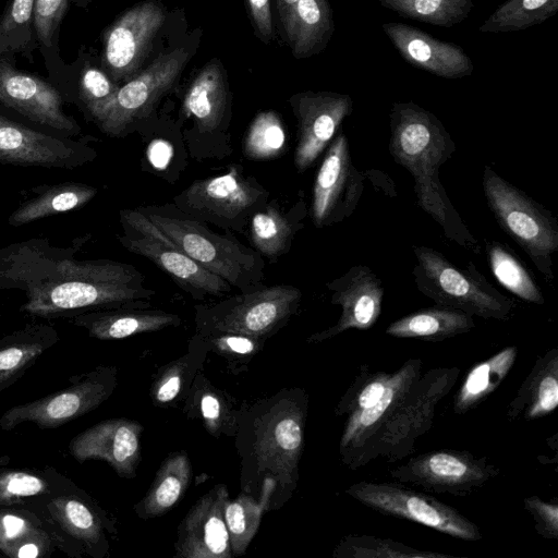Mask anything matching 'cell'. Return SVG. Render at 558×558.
Returning a JSON list of instances; mask_svg holds the SVG:
<instances>
[{
	"label": "cell",
	"instance_id": "d4e9b609",
	"mask_svg": "<svg viewBox=\"0 0 558 558\" xmlns=\"http://www.w3.org/2000/svg\"><path fill=\"white\" fill-rule=\"evenodd\" d=\"M381 27L400 56L415 68L444 78H462L473 73L472 60L454 43L439 40L404 23L389 22Z\"/></svg>",
	"mask_w": 558,
	"mask_h": 558
},
{
	"label": "cell",
	"instance_id": "7dc6e473",
	"mask_svg": "<svg viewBox=\"0 0 558 558\" xmlns=\"http://www.w3.org/2000/svg\"><path fill=\"white\" fill-rule=\"evenodd\" d=\"M54 478L28 470H0V507L22 506L27 500L50 493Z\"/></svg>",
	"mask_w": 558,
	"mask_h": 558
},
{
	"label": "cell",
	"instance_id": "7402d4cb",
	"mask_svg": "<svg viewBox=\"0 0 558 558\" xmlns=\"http://www.w3.org/2000/svg\"><path fill=\"white\" fill-rule=\"evenodd\" d=\"M330 292V302L341 307L337 323L322 331L311 335L308 343L329 340L349 329L367 330L381 314L384 286L368 266L354 265L342 276L326 283Z\"/></svg>",
	"mask_w": 558,
	"mask_h": 558
},
{
	"label": "cell",
	"instance_id": "db71d44e",
	"mask_svg": "<svg viewBox=\"0 0 558 558\" xmlns=\"http://www.w3.org/2000/svg\"><path fill=\"white\" fill-rule=\"evenodd\" d=\"M296 2L298 0H278V12L281 21L287 16Z\"/></svg>",
	"mask_w": 558,
	"mask_h": 558
},
{
	"label": "cell",
	"instance_id": "44dd1931",
	"mask_svg": "<svg viewBox=\"0 0 558 558\" xmlns=\"http://www.w3.org/2000/svg\"><path fill=\"white\" fill-rule=\"evenodd\" d=\"M0 104L58 135L70 137L81 132L64 112L59 90L37 75L15 69L7 58H0Z\"/></svg>",
	"mask_w": 558,
	"mask_h": 558
},
{
	"label": "cell",
	"instance_id": "8d00e7d4",
	"mask_svg": "<svg viewBox=\"0 0 558 558\" xmlns=\"http://www.w3.org/2000/svg\"><path fill=\"white\" fill-rule=\"evenodd\" d=\"M517 356L518 347L509 345L475 364L453 397V413L463 415L495 392L513 367Z\"/></svg>",
	"mask_w": 558,
	"mask_h": 558
},
{
	"label": "cell",
	"instance_id": "f907efd6",
	"mask_svg": "<svg viewBox=\"0 0 558 558\" xmlns=\"http://www.w3.org/2000/svg\"><path fill=\"white\" fill-rule=\"evenodd\" d=\"M523 507L532 517L536 533L544 539L558 541L557 498L546 501L536 495L523 498Z\"/></svg>",
	"mask_w": 558,
	"mask_h": 558
},
{
	"label": "cell",
	"instance_id": "816d5d0a",
	"mask_svg": "<svg viewBox=\"0 0 558 558\" xmlns=\"http://www.w3.org/2000/svg\"><path fill=\"white\" fill-rule=\"evenodd\" d=\"M251 20L257 36L268 43L272 37V20L269 0H246Z\"/></svg>",
	"mask_w": 558,
	"mask_h": 558
},
{
	"label": "cell",
	"instance_id": "30bf717a",
	"mask_svg": "<svg viewBox=\"0 0 558 558\" xmlns=\"http://www.w3.org/2000/svg\"><path fill=\"white\" fill-rule=\"evenodd\" d=\"M268 196L269 192L255 178L233 166L223 174L195 180L173 202L193 219L243 233Z\"/></svg>",
	"mask_w": 558,
	"mask_h": 558
},
{
	"label": "cell",
	"instance_id": "8fae6325",
	"mask_svg": "<svg viewBox=\"0 0 558 558\" xmlns=\"http://www.w3.org/2000/svg\"><path fill=\"white\" fill-rule=\"evenodd\" d=\"M120 222L124 233L118 235L119 242L153 262L194 300L231 292V284L187 256L141 210H121Z\"/></svg>",
	"mask_w": 558,
	"mask_h": 558
},
{
	"label": "cell",
	"instance_id": "8992f818",
	"mask_svg": "<svg viewBox=\"0 0 558 558\" xmlns=\"http://www.w3.org/2000/svg\"><path fill=\"white\" fill-rule=\"evenodd\" d=\"M413 253L415 287L435 304L484 319L506 322L514 315V301L487 281L472 262L460 268L440 252L423 245H414Z\"/></svg>",
	"mask_w": 558,
	"mask_h": 558
},
{
	"label": "cell",
	"instance_id": "5b68a950",
	"mask_svg": "<svg viewBox=\"0 0 558 558\" xmlns=\"http://www.w3.org/2000/svg\"><path fill=\"white\" fill-rule=\"evenodd\" d=\"M138 210L199 266L241 292L263 286L265 262L262 255L229 231L223 235L216 233L204 222L179 209L177 213L170 205L140 207Z\"/></svg>",
	"mask_w": 558,
	"mask_h": 558
},
{
	"label": "cell",
	"instance_id": "9c48e42d",
	"mask_svg": "<svg viewBox=\"0 0 558 558\" xmlns=\"http://www.w3.org/2000/svg\"><path fill=\"white\" fill-rule=\"evenodd\" d=\"M301 300L299 288L276 284L243 291L214 304H197L196 332H233L268 340L296 313Z\"/></svg>",
	"mask_w": 558,
	"mask_h": 558
},
{
	"label": "cell",
	"instance_id": "d6986e66",
	"mask_svg": "<svg viewBox=\"0 0 558 558\" xmlns=\"http://www.w3.org/2000/svg\"><path fill=\"white\" fill-rule=\"evenodd\" d=\"M165 19L158 3L146 1L125 11L110 25L104 34L102 66L113 82L135 76Z\"/></svg>",
	"mask_w": 558,
	"mask_h": 558
},
{
	"label": "cell",
	"instance_id": "6da1fadb",
	"mask_svg": "<svg viewBox=\"0 0 558 558\" xmlns=\"http://www.w3.org/2000/svg\"><path fill=\"white\" fill-rule=\"evenodd\" d=\"M90 238L66 247L48 239H29L0 248V290L25 295L20 311L45 319L71 318L84 312L150 306L155 290L133 265L111 259H76Z\"/></svg>",
	"mask_w": 558,
	"mask_h": 558
},
{
	"label": "cell",
	"instance_id": "4fadbf2b",
	"mask_svg": "<svg viewBox=\"0 0 558 558\" xmlns=\"http://www.w3.org/2000/svg\"><path fill=\"white\" fill-rule=\"evenodd\" d=\"M56 482L57 478L50 493L32 498L22 507L46 523L52 536L61 531L62 547L70 539L87 555L104 558L110 548L108 534L118 532L116 521L82 489L73 484L70 489L58 488Z\"/></svg>",
	"mask_w": 558,
	"mask_h": 558
},
{
	"label": "cell",
	"instance_id": "603a6c76",
	"mask_svg": "<svg viewBox=\"0 0 558 558\" xmlns=\"http://www.w3.org/2000/svg\"><path fill=\"white\" fill-rule=\"evenodd\" d=\"M230 499L228 487L217 484L187 511L177 530L175 558H231L225 508Z\"/></svg>",
	"mask_w": 558,
	"mask_h": 558
},
{
	"label": "cell",
	"instance_id": "c3c4849f",
	"mask_svg": "<svg viewBox=\"0 0 558 558\" xmlns=\"http://www.w3.org/2000/svg\"><path fill=\"white\" fill-rule=\"evenodd\" d=\"M108 74L93 65H85L78 85V99L86 117L95 123L104 108L111 101L119 89Z\"/></svg>",
	"mask_w": 558,
	"mask_h": 558
},
{
	"label": "cell",
	"instance_id": "ee69618b",
	"mask_svg": "<svg viewBox=\"0 0 558 558\" xmlns=\"http://www.w3.org/2000/svg\"><path fill=\"white\" fill-rule=\"evenodd\" d=\"M52 535L44 523L31 511L0 509V551L15 558L17 549L27 543H39L50 547Z\"/></svg>",
	"mask_w": 558,
	"mask_h": 558
},
{
	"label": "cell",
	"instance_id": "ab89813d",
	"mask_svg": "<svg viewBox=\"0 0 558 558\" xmlns=\"http://www.w3.org/2000/svg\"><path fill=\"white\" fill-rule=\"evenodd\" d=\"M265 512H268V499L265 497L257 499L241 492L234 499H229L225 508V520L233 557L246 551Z\"/></svg>",
	"mask_w": 558,
	"mask_h": 558
},
{
	"label": "cell",
	"instance_id": "7bdbcfd3",
	"mask_svg": "<svg viewBox=\"0 0 558 558\" xmlns=\"http://www.w3.org/2000/svg\"><path fill=\"white\" fill-rule=\"evenodd\" d=\"M286 145V128L279 114L274 110L262 111L247 129L243 153L253 160H269L282 155Z\"/></svg>",
	"mask_w": 558,
	"mask_h": 558
},
{
	"label": "cell",
	"instance_id": "f35d334b",
	"mask_svg": "<svg viewBox=\"0 0 558 558\" xmlns=\"http://www.w3.org/2000/svg\"><path fill=\"white\" fill-rule=\"evenodd\" d=\"M558 12V0H506L480 26L481 33H507L541 24Z\"/></svg>",
	"mask_w": 558,
	"mask_h": 558
},
{
	"label": "cell",
	"instance_id": "ac0fdd59",
	"mask_svg": "<svg viewBox=\"0 0 558 558\" xmlns=\"http://www.w3.org/2000/svg\"><path fill=\"white\" fill-rule=\"evenodd\" d=\"M88 145L43 133L0 114V163L74 170L96 157Z\"/></svg>",
	"mask_w": 558,
	"mask_h": 558
},
{
	"label": "cell",
	"instance_id": "1f68e13d",
	"mask_svg": "<svg viewBox=\"0 0 558 558\" xmlns=\"http://www.w3.org/2000/svg\"><path fill=\"white\" fill-rule=\"evenodd\" d=\"M281 22L296 58H307L323 50L333 32L328 0H298Z\"/></svg>",
	"mask_w": 558,
	"mask_h": 558
},
{
	"label": "cell",
	"instance_id": "74e56055",
	"mask_svg": "<svg viewBox=\"0 0 558 558\" xmlns=\"http://www.w3.org/2000/svg\"><path fill=\"white\" fill-rule=\"evenodd\" d=\"M489 268L498 282L519 299L543 305L545 299L532 274L505 244L485 240Z\"/></svg>",
	"mask_w": 558,
	"mask_h": 558
},
{
	"label": "cell",
	"instance_id": "9a60e30c",
	"mask_svg": "<svg viewBox=\"0 0 558 558\" xmlns=\"http://www.w3.org/2000/svg\"><path fill=\"white\" fill-rule=\"evenodd\" d=\"M389 474L426 492L466 497L496 478L500 469L486 456L440 449L412 457L389 469Z\"/></svg>",
	"mask_w": 558,
	"mask_h": 558
},
{
	"label": "cell",
	"instance_id": "bcb514c9",
	"mask_svg": "<svg viewBox=\"0 0 558 558\" xmlns=\"http://www.w3.org/2000/svg\"><path fill=\"white\" fill-rule=\"evenodd\" d=\"M201 336L206 341L209 352H214L223 359L228 369L234 375L247 371L248 364L264 349L267 341L233 332H215Z\"/></svg>",
	"mask_w": 558,
	"mask_h": 558
},
{
	"label": "cell",
	"instance_id": "d6a6232c",
	"mask_svg": "<svg viewBox=\"0 0 558 558\" xmlns=\"http://www.w3.org/2000/svg\"><path fill=\"white\" fill-rule=\"evenodd\" d=\"M474 328L473 316L436 304L392 322L385 333L395 338L438 342L470 332Z\"/></svg>",
	"mask_w": 558,
	"mask_h": 558
},
{
	"label": "cell",
	"instance_id": "4dcf8cb0",
	"mask_svg": "<svg viewBox=\"0 0 558 558\" xmlns=\"http://www.w3.org/2000/svg\"><path fill=\"white\" fill-rule=\"evenodd\" d=\"M191 476L192 465L186 452L175 451L168 454L145 495L133 506L135 514L143 520L166 514L185 495Z\"/></svg>",
	"mask_w": 558,
	"mask_h": 558
},
{
	"label": "cell",
	"instance_id": "f5cc1de1",
	"mask_svg": "<svg viewBox=\"0 0 558 558\" xmlns=\"http://www.w3.org/2000/svg\"><path fill=\"white\" fill-rule=\"evenodd\" d=\"M148 157L156 168H165L171 157V147L162 141H155L148 148Z\"/></svg>",
	"mask_w": 558,
	"mask_h": 558
},
{
	"label": "cell",
	"instance_id": "277c9868",
	"mask_svg": "<svg viewBox=\"0 0 558 558\" xmlns=\"http://www.w3.org/2000/svg\"><path fill=\"white\" fill-rule=\"evenodd\" d=\"M420 357L408 359L393 372H371L362 365L335 407L345 416L339 440L341 462L350 468L365 445L404 399L422 375Z\"/></svg>",
	"mask_w": 558,
	"mask_h": 558
},
{
	"label": "cell",
	"instance_id": "7c38bea8",
	"mask_svg": "<svg viewBox=\"0 0 558 558\" xmlns=\"http://www.w3.org/2000/svg\"><path fill=\"white\" fill-rule=\"evenodd\" d=\"M344 493L384 515L412 521L461 541L483 538L480 527L456 508L400 484L360 481Z\"/></svg>",
	"mask_w": 558,
	"mask_h": 558
},
{
	"label": "cell",
	"instance_id": "4316f807",
	"mask_svg": "<svg viewBox=\"0 0 558 558\" xmlns=\"http://www.w3.org/2000/svg\"><path fill=\"white\" fill-rule=\"evenodd\" d=\"M558 407V348L539 355L507 407L509 422L535 421Z\"/></svg>",
	"mask_w": 558,
	"mask_h": 558
},
{
	"label": "cell",
	"instance_id": "e0dca14e",
	"mask_svg": "<svg viewBox=\"0 0 558 558\" xmlns=\"http://www.w3.org/2000/svg\"><path fill=\"white\" fill-rule=\"evenodd\" d=\"M186 59L187 52L183 49L160 54L144 71L119 87L97 119V126L109 136L122 135L135 119L148 112L171 88Z\"/></svg>",
	"mask_w": 558,
	"mask_h": 558
},
{
	"label": "cell",
	"instance_id": "2e32d148",
	"mask_svg": "<svg viewBox=\"0 0 558 558\" xmlns=\"http://www.w3.org/2000/svg\"><path fill=\"white\" fill-rule=\"evenodd\" d=\"M367 172L352 160L349 142L338 132L325 150L313 185L310 215L316 228L342 222L355 211Z\"/></svg>",
	"mask_w": 558,
	"mask_h": 558
},
{
	"label": "cell",
	"instance_id": "484cf974",
	"mask_svg": "<svg viewBox=\"0 0 558 558\" xmlns=\"http://www.w3.org/2000/svg\"><path fill=\"white\" fill-rule=\"evenodd\" d=\"M98 340H120L181 325V317L162 310L119 307L84 312L69 318Z\"/></svg>",
	"mask_w": 558,
	"mask_h": 558
},
{
	"label": "cell",
	"instance_id": "f1b7e54d",
	"mask_svg": "<svg viewBox=\"0 0 558 558\" xmlns=\"http://www.w3.org/2000/svg\"><path fill=\"white\" fill-rule=\"evenodd\" d=\"M60 337L53 326L32 323L0 339V392L12 386Z\"/></svg>",
	"mask_w": 558,
	"mask_h": 558
},
{
	"label": "cell",
	"instance_id": "cb8c5ba5",
	"mask_svg": "<svg viewBox=\"0 0 558 558\" xmlns=\"http://www.w3.org/2000/svg\"><path fill=\"white\" fill-rule=\"evenodd\" d=\"M143 425L131 418L104 420L77 434L69 444L78 462L101 460L123 478H134L141 462Z\"/></svg>",
	"mask_w": 558,
	"mask_h": 558
},
{
	"label": "cell",
	"instance_id": "5bb4252c",
	"mask_svg": "<svg viewBox=\"0 0 558 558\" xmlns=\"http://www.w3.org/2000/svg\"><path fill=\"white\" fill-rule=\"evenodd\" d=\"M71 385L40 399L8 409L0 417V427L12 430L31 422L39 428H57L96 410L118 386V367L100 365L75 375Z\"/></svg>",
	"mask_w": 558,
	"mask_h": 558
},
{
	"label": "cell",
	"instance_id": "ffe728a7",
	"mask_svg": "<svg viewBox=\"0 0 558 558\" xmlns=\"http://www.w3.org/2000/svg\"><path fill=\"white\" fill-rule=\"evenodd\" d=\"M298 121L294 165L304 172L326 150L353 110L348 94L304 92L290 99Z\"/></svg>",
	"mask_w": 558,
	"mask_h": 558
},
{
	"label": "cell",
	"instance_id": "f6af8a7d",
	"mask_svg": "<svg viewBox=\"0 0 558 558\" xmlns=\"http://www.w3.org/2000/svg\"><path fill=\"white\" fill-rule=\"evenodd\" d=\"M35 0H11L0 19V56L32 50L36 38Z\"/></svg>",
	"mask_w": 558,
	"mask_h": 558
},
{
	"label": "cell",
	"instance_id": "ba28073f",
	"mask_svg": "<svg viewBox=\"0 0 558 558\" xmlns=\"http://www.w3.org/2000/svg\"><path fill=\"white\" fill-rule=\"evenodd\" d=\"M483 191L496 222L530 257L544 279H554L553 254L558 250V220L542 204L485 165Z\"/></svg>",
	"mask_w": 558,
	"mask_h": 558
},
{
	"label": "cell",
	"instance_id": "83f0119b",
	"mask_svg": "<svg viewBox=\"0 0 558 558\" xmlns=\"http://www.w3.org/2000/svg\"><path fill=\"white\" fill-rule=\"evenodd\" d=\"M182 413L189 420L199 421L214 438H234L240 421L241 403L199 371L182 403Z\"/></svg>",
	"mask_w": 558,
	"mask_h": 558
},
{
	"label": "cell",
	"instance_id": "60d3db41",
	"mask_svg": "<svg viewBox=\"0 0 558 558\" xmlns=\"http://www.w3.org/2000/svg\"><path fill=\"white\" fill-rule=\"evenodd\" d=\"M335 558H452V555L420 549L391 538L349 534L332 550Z\"/></svg>",
	"mask_w": 558,
	"mask_h": 558
},
{
	"label": "cell",
	"instance_id": "b9f144b4",
	"mask_svg": "<svg viewBox=\"0 0 558 558\" xmlns=\"http://www.w3.org/2000/svg\"><path fill=\"white\" fill-rule=\"evenodd\" d=\"M476 0H379V3L407 19L441 27L464 21Z\"/></svg>",
	"mask_w": 558,
	"mask_h": 558
},
{
	"label": "cell",
	"instance_id": "f546056e",
	"mask_svg": "<svg viewBox=\"0 0 558 558\" xmlns=\"http://www.w3.org/2000/svg\"><path fill=\"white\" fill-rule=\"evenodd\" d=\"M208 345L204 338L195 332L190 339L187 351L160 366L153 375L149 398L158 408L177 409L187 396L192 381L204 369Z\"/></svg>",
	"mask_w": 558,
	"mask_h": 558
},
{
	"label": "cell",
	"instance_id": "d590c367",
	"mask_svg": "<svg viewBox=\"0 0 558 558\" xmlns=\"http://www.w3.org/2000/svg\"><path fill=\"white\" fill-rule=\"evenodd\" d=\"M39 193L22 203L8 218L12 227H21L50 216L80 209L98 193L95 186L64 182L50 186H39Z\"/></svg>",
	"mask_w": 558,
	"mask_h": 558
},
{
	"label": "cell",
	"instance_id": "52a82bcc",
	"mask_svg": "<svg viewBox=\"0 0 558 558\" xmlns=\"http://www.w3.org/2000/svg\"><path fill=\"white\" fill-rule=\"evenodd\" d=\"M459 374L460 368L456 366L432 368L422 374L349 469L356 470L379 458L397 462L412 453L416 440L433 427L436 408L450 392Z\"/></svg>",
	"mask_w": 558,
	"mask_h": 558
},
{
	"label": "cell",
	"instance_id": "7a4b0ae2",
	"mask_svg": "<svg viewBox=\"0 0 558 558\" xmlns=\"http://www.w3.org/2000/svg\"><path fill=\"white\" fill-rule=\"evenodd\" d=\"M308 395L300 387L241 403L235 448L241 492L268 499V511L282 508L298 488L304 449Z\"/></svg>",
	"mask_w": 558,
	"mask_h": 558
},
{
	"label": "cell",
	"instance_id": "681fc988",
	"mask_svg": "<svg viewBox=\"0 0 558 558\" xmlns=\"http://www.w3.org/2000/svg\"><path fill=\"white\" fill-rule=\"evenodd\" d=\"M88 0H35L34 25L36 39L51 47L60 22L71 3L85 5Z\"/></svg>",
	"mask_w": 558,
	"mask_h": 558
},
{
	"label": "cell",
	"instance_id": "e575fe53",
	"mask_svg": "<svg viewBox=\"0 0 558 558\" xmlns=\"http://www.w3.org/2000/svg\"><path fill=\"white\" fill-rule=\"evenodd\" d=\"M228 85L218 60L207 63L191 83L183 101V111L193 118L203 132H213L222 122L227 107Z\"/></svg>",
	"mask_w": 558,
	"mask_h": 558
},
{
	"label": "cell",
	"instance_id": "3957f363",
	"mask_svg": "<svg viewBox=\"0 0 558 558\" xmlns=\"http://www.w3.org/2000/svg\"><path fill=\"white\" fill-rule=\"evenodd\" d=\"M389 154L412 174L418 207L440 226L449 241L478 254L476 239L439 180L440 167L456 153V143L442 122L413 101H396L389 112Z\"/></svg>",
	"mask_w": 558,
	"mask_h": 558
},
{
	"label": "cell",
	"instance_id": "836d02e7",
	"mask_svg": "<svg viewBox=\"0 0 558 558\" xmlns=\"http://www.w3.org/2000/svg\"><path fill=\"white\" fill-rule=\"evenodd\" d=\"M304 215L303 202L289 214L280 209L277 201L267 202L253 214L247 228L255 251L271 260L286 254L291 248L294 234L303 227Z\"/></svg>",
	"mask_w": 558,
	"mask_h": 558
}]
</instances>
